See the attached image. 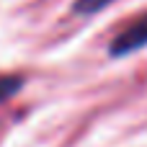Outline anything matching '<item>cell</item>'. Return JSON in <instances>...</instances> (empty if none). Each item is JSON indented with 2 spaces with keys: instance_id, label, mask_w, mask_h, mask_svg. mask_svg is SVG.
Instances as JSON below:
<instances>
[{
  "instance_id": "obj_1",
  "label": "cell",
  "mask_w": 147,
  "mask_h": 147,
  "mask_svg": "<svg viewBox=\"0 0 147 147\" xmlns=\"http://www.w3.org/2000/svg\"><path fill=\"white\" fill-rule=\"evenodd\" d=\"M147 44V10L142 16H137L111 44H109V54L111 57H127L137 49H142Z\"/></svg>"
},
{
  "instance_id": "obj_2",
  "label": "cell",
  "mask_w": 147,
  "mask_h": 147,
  "mask_svg": "<svg viewBox=\"0 0 147 147\" xmlns=\"http://www.w3.org/2000/svg\"><path fill=\"white\" fill-rule=\"evenodd\" d=\"M23 85L21 75H0V103H5L8 98H13Z\"/></svg>"
},
{
  "instance_id": "obj_3",
  "label": "cell",
  "mask_w": 147,
  "mask_h": 147,
  "mask_svg": "<svg viewBox=\"0 0 147 147\" xmlns=\"http://www.w3.org/2000/svg\"><path fill=\"white\" fill-rule=\"evenodd\" d=\"M109 3H114V0H75L72 10H75L78 16H93V13L103 10Z\"/></svg>"
}]
</instances>
